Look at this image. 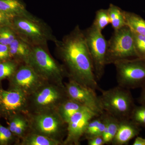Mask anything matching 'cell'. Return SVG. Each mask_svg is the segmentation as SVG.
I'll return each mask as SVG.
<instances>
[{
  "mask_svg": "<svg viewBox=\"0 0 145 145\" xmlns=\"http://www.w3.org/2000/svg\"><path fill=\"white\" fill-rule=\"evenodd\" d=\"M54 44L70 80L100 90L85 38L79 25L75 26L61 40H57Z\"/></svg>",
  "mask_w": 145,
  "mask_h": 145,
  "instance_id": "cell-1",
  "label": "cell"
},
{
  "mask_svg": "<svg viewBox=\"0 0 145 145\" xmlns=\"http://www.w3.org/2000/svg\"><path fill=\"white\" fill-rule=\"evenodd\" d=\"M12 27L18 37L31 46L48 48V42L58 40L50 27L31 13L13 18Z\"/></svg>",
  "mask_w": 145,
  "mask_h": 145,
  "instance_id": "cell-2",
  "label": "cell"
},
{
  "mask_svg": "<svg viewBox=\"0 0 145 145\" xmlns=\"http://www.w3.org/2000/svg\"><path fill=\"white\" fill-rule=\"evenodd\" d=\"M99 96L104 111L119 120L130 119L135 106L134 100L129 89L118 86L107 89H100Z\"/></svg>",
  "mask_w": 145,
  "mask_h": 145,
  "instance_id": "cell-3",
  "label": "cell"
},
{
  "mask_svg": "<svg viewBox=\"0 0 145 145\" xmlns=\"http://www.w3.org/2000/svg\"><path fill=\"white\" fill-rule=\"evenodd\" d=\"M44 80L55 81L61 87L63 78L66 71L63 65H60L53 59L48 48L31 46L28 64Z\"/></svg>",
  "mask_w": 145,
  "mask_h": 145,
  "instance_id": "cell-4",
  "label": "cell"
},
{
  "mask_svg": "<svg viewBox=\"0 0 145 145\" xmlns=\"http://www.w3.org/2000/svg\"><path fill=\"white\" fill-rule=\"evenodd\" d=\"M135 58L139 57L135 50L132 31L127 25L114 30L108 40L106 65Z\"/></svg>",
  "mask_w": 145,
  "mask_h": 145,
  "instance_id": "cell-5",
  "label": "cell"
},
{
  "mask_svg": "<svg viewBox=\"0 0 145 145\" xmlns=\"http://www.w3.org/2000/svg\"><path fill=\"white\" fill-rule=\"evenodd\" d=\"M113 64L118 86L130 89L145 85V58L120 60Z\"/></svg>",
  "mask_w": 145,
  "mask_h": 145,
  "instance_id": "cell-6",
  "label": "cell"
},
{
  "mask_svg": "<svg viewBox=\"0 0 145 145\" xmlns=\"http://www.w3.org/2000/svg\"><path fill=\"white\" fill-rule=\"evenodd\" d=\"M93 63L94 74L97 81L100 80L105 73L106 63L108 40L102 31L91 25L83 30Z\"/></svg>",
  "mask_w": 145,
  "mask_h": 145,
  "instance_id": "cell-7",
  "label": "cell"
},
{
  "mask_svg": "<svg viewBox=\"0 0 145 145\" xmlns=\"http://www.w3.org/2000/svg\"><path fill=\"white\" fill-rule=\"evenodd\" d=\"M65 92L68 99L87 108L99 116L103 113L100 98L97 96L96 90L70 80L66 85Z\"/></svg>",
  "mask_w": 145,
  "mask_h": 145,
  "instance_id": "cell-8",
  "label": "cell"
},
{
  "mask_svg": "<svg viewBox=\"0 0 145 145\" xmlns=\"http://www.w3.org/2000/svg\"><path fill=\"white\" fill-rule=\"evenodd\" d=\"M98 116H99L94 112L86 107L72 115L67 123V133L65 144H79L81 137L84 135L89 122Z\"/></svg>",
  "mask_w": 145,
  "mask_h": 145,
  "instance_id": "cell-9",
  "label": "cell"
},
{
  "mask_svg": "<svg viewBox=\"0 0 145 145\" xmlns=\"http://www.w3.org/2000/svg\"><path fill=\"white\" fill-rule=\"evenodd\" d=\"M14 88L20 89L25 94L35 92L42 86L44 80L28 64H22L13 75Z\"/></svg>",
  "mask_w": 145,
  "mask_h": 145,
  "instance_id": "cell-10",
  "label": "cell"
},
{
  "mask_svg": "<svg viewBox=\"0 0 145 145\" xmlns=\"http://www.w3.org/2000/svg\"><path fill=\"white\" fill-rule=\"evenodd\" d=\"M64 122L59 115L51 114H40L34 120V125L42 135L54 138L62 129Z\"/></svg>",
  "mask_w": 145,
  "mask_h": 145,
  "instance_id": "cell-11",
  "label": "cell"
},
{
  "mask_svg": "<svg viewBox=\"0 0 145 145\" xmlns=\"http://www.w3.org/2000/svg\"><path fill=\"white\" fill-rule=\"evenodd\" d=\"M26 94L20 89H0V107L8 113H14L22 109L26 102Z\"/></svg>",
  "mask_w": 145,
  "mask_h": 145,
  "instance_id": "cell-12",
  "label": "cell"
},
{
  "mask_svg": "<svg viewBox=\"0 0 145 145\" xmlns=\"http://www.w3.org/2000/svg\"><path fill=\"white\" fill-rule=\"evenodd\" d=\"M140 127L130 119L121 120L112 144H128L131 140L139 135L141 131Z\"/></svg>",
  "mask_w": 145,
  "mask_h": 145,
  "instance_id": "cell-13",
  "label": "cell"
},
{
  "mask_svg": "<svg viewBox=\"0 0 145 145\" xmlns=\"http://www.w3.org/2000/svg\"><path fill=\"white\" fill-rule=\"evenodd\" d=\"M34 98L36 106L40 108H49L64 101L62 93L54 87H45L37 91Z\"/></svg>",
  "mask_w": 145,
  "mask_h": 145,
  "instance_id": "cell-14",
  "label": "cell"
},
{
  "mask_svg": "<svg viewBox=\"0 0 145 145\" xmlns=\"http://www.w3.org/2000/svg\"><path fill=\"white\" fill-rule=\"evenodd\" d=\"M10 57H14L22 64H28L31 46L17 37L8 46Z\"/></svg>",
  "mask_w": 145,
  "mask_h": 145,
  "instance_id": "cell-15",
  "label": "cell"
},
{
  "mask_svg": "<svg viewBox=\"0 0 145 145\" xmlns=\"http://www.w3.org/2000/svg\"><path fill=\"white\" fill-rule=\"evenodd\" d=\"M0 11L13 18L31 13L21 0H0Z\"/></svg>",
  "mask_w": 145,
  "mask_h": 145,
  "instance_id": "cell-16",
  "label": "cell"
},
{
  "mask_svg": "<svg viewBox=\"0 0 145 145\" xmlns=\"http://www.w3.org/2000/svg\"><path fill=\"white\" fill-rule=\"evenodd\" d=\"M101 115L105 123V126L103 134L105 144H110L118 130L120 120L105 111Z\"/></svg>",
  "mask_w": 145,
  "mask_h": 145,
  "instance_id": "cell-17",
  "label": "cell"
},
{
  "mask_svg": "<svg viewBox=\"0 0 145 145\" xmlns=\"http://www.w3.org/2000/svg\"><path fill=\"white\" fill-rule=\"evenodd\" d=\"M85 107L77 102L68 99L60 103L59 114L64 123H67L72 115Z\"/></svg>",
  "mask_w": 145,
  "mask_h": 145,
  "instance_id": "cell-18",
  "label": "cell"
},
{
  "mask_svg": "<svg viewBox=\"0 0 145 145\" xmlns=\"http://www.w3.org/2000/svg\"><path fill=\"white\" fill-rule=\"evenodd\" d=\"M126 25L133 32L145 36V20L135 13L123 10Z\"/></svg>",
  "mask_w": 145,
  "mask_h": 145,
  "instance_id": "cell-19",
  "label": "cell"
},
{
  "mask_svg": "<svg viewBox=\"0 0 145 145\" xmlns=\"http://www.w3.org/2000/svg\"><path fill=\"white\" fill-rule=\"evenodd\" d=\"M109 17L112 28L117 30L126 26L123 10L119 7L110 4L107 9Z\"/></svg>",
  "mask_w": 145,
  "mask_h": 145,
  "instance_id": "cell-20",
  "label": "cell"
},
{
  "mask_svg": "<svg viewBox=\"0 0 145 145\" xmlns=\"http://www.w3.org/2000/svg\"><path fill=\"white\" fill-rule=\"evenodd\" d=\"M105 126L102 115L95 117L89 122L84 135L86 139L96 136H103Z\"/></svg>",
  "mask_w": 145,
  "mask_h": 145,
  "instance_id": "cell-21",
  "label": "cell"
},
{
  "mask_svg": "<svg viewBox=\"0 0 145 145\" xmlns=\"http://www.w3.org/2000/svg\"><path fill=\"white\" fill-rule=\"evenodd\" d=\"M60 144L57 139L36 134L29 135L23 142V144L25 145H57Z\"/></svg>",
  "mask_w": 145,
  "mask_h": 145,
  "instance_id": "cell-22",
  "label": "cell"
},
{
  "mask_svg": "<svg viewBox=\"0 0 145 145\" xmlns=\"http://www.w3.org/2000/svg\"><path fill=\"white\" fill-rule=\"evenodd\" d=\"M110 24L107 9H100L96 11L92 25L100 31H102Z\"/></svg>",
  "mask_w": 145,
  "mask_h": 145,
  "instance_id": "cell-23",
  "label": "cell"
},
{
  "mask_svg": "<svg viewBox=\"0 0 145 145\" xmlns=\"http://www.w3.org/2000/svg\"><path fill=\"white\" fill-rule=\"evenodd\" d=\"M18 37L12 26H0V43L8 46Z\"/></svg>",
  "mask_w": 145,
  "mask_h": 145,
  "instance_id": "cell-24",
  "label": "cell"
},
{
  "mask_svg": "<svg viewBox=\"0 0 145 145\" xmlns=\"http://www.w3.org/2000/svg\"><path fill=\"white\" fill-rule=\"evenodd\" d=\"M18 68V63L8 61L0 63V81L14 74Z\"/></svg>",
  "mask_w": 145,
  "mask_h": 145,
  "instance_id": "cell-25",
  "label": "cell"
},
{
  "mask_svg": "<svg viewBox=\"0 0 145 145\" xmlns=\"http://www.w3.org/2000/svg\"><path fill=\"white\" fill-rule=\"evenodd\" d=\"M130 119L140 127H145V105L135 106L133 110Z\"/></svg>",
  "mask_w": 145,
  "mask_h": 145,
  "instance_id": "cell-26",
  "label": "cell"
},
{
  "mask_svg": "<svg viewBox=\"0 0 145 145\" xmlns=\"http://www.w3.org/2000/svg\"><path fill=\"white\" fill-rule=\"evenodd\" d=\"M132 32L135 49L138 57L145 58V36Z\"/></svg>",
  "mask_w": 145,
  "mask_h": 145,
  "instance_id": "cell-27",
  "label": "cell"
},
{
  "mask_svg": "<svg viewBox=\"0 0 145 145\" xmlns=\"http://www.w3.org/2000/svg\"><path fill=\"white\" fill-rule=\"evenodd\" d=\"M13 133L8 128L3 126L0 123V145H5L12 140Z\"/></svg>",
  "mask_w": 145,
  "mask_h": 145,
  "instance_id": "cell-28",
  "label": "cell"
},
{
  "mask_svg": "<svg viewBox=\"0 0 145 145\" xmlns=\"http://www.w3.org/2000/svg\"><path fill=\"white\" fill-rule=\"evenodd\" d=\"M10 58L8 46L0 43V62L8 61Z\"/></svg>",
  "mask_w": 145,
  "mask_h": 145,
  "instance_id": "cell-29",
  "label": "cell"
},
{
  "mask_svg": "<svg viewBox=\"0 0 145 145\" xmlns=\"http://www.w3.org/2000/svg\"><path fill=\"white\" fill-rule=\"evenodd\" d=\"M27 127V124L26 121L21 117L20 121L18 123V126L16 128L15 132L13 134L18 136L22 135L26 130Z\"/></svg>",
  "mask_w": 145,
  "mask_h": 145,
  "instance_id": "cell-30",
  "label": "cell"
},
{
  "mask_svg": "<svg viewBox=\"0 0 145 145\" xmlns=\"http://www.w3.org/2000/svg\"><path fill=\"white\" fill-rule=\"evenodd\" d=\"M13 18L0 11V26H12Z\"/></svg>",
  "mask_w": 145,
  "mask_h": 145,
  "instance_id": "cell-31",
  "label": "cell"
},
{
  "mask_svg": "<svg viewBox=\"0 0 145 145\" xmlns=\"http://www.w3.org/2000/svg\"><path fill=\"white\" fill-rule=\"evenodd\" d=\"M88 145H104L105 144L103 136H96L87 139Z\"/></svg>",
  "mask_w": 145,
  "mask_h": 145,
  "instance_id": "cell-32",
  "label": "cell"
},
{
  "mask_svg": "<svg viewBox=\"0 0 145 145\" xmlns=\"http://www.w3.org/2000/svg\"><path fill=\"white\" fill-rule=\"evenodd\" d=\"M138 102L140 105H145V85L142 88L141 94L138 98Z\"/></svg>",
  "mask_w": 145,
  "mask_h": 145,
  "instance_id": "cell-33",
  "label": "cell"
},
{
  "mask_svg": "<svg viewBox=\"0 0 145 145\" xmlns=\"http://www.w3.org/2000/svg\"><path fill=\"white\" fill-rule=\"evenodd\" d=\"M133 145H145V138H142L138 136L136 137L134 142L133 144Z\"/></svg>",
  "mask_w": 145,
  "mask_h": 145,
  "instance_id": "cell-34",
  "label": "cell"
},
{
  "mask_svg": "<svg viewBox=\"0 0 145 145\" xmlns=\"http://www.w3.org/2000/svg\"></svg>",
  "mask_w": 145,
  "mask_h": 145,
  "instance_id": "cell-35",
  "label": "cell"
}]
</instances>
